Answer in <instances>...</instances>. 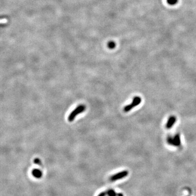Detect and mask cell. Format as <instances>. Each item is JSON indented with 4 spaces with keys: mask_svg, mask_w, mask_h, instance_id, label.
<instances>
[{
    "mask_svg": "<svg viewBox=\"0 0 196 196\" xmlns=\"http://www.w3.org/2000/svg\"><path fill=\"white\" fill-rule=\"evenodd\" d=\"M85 110L86 106L84 105H80L78 106L73 111L71 112V113L69 114L68 118V121L70 122L73 121L75 119L77 115L82 113V112H83Z\"/></svg>",
    "mask_w": 196,
    "mask_h": 196,
    "instance_id": "obj_1",
    "label": "cell"
},
{
    "mask_svg": "<svg viewBox=\"0 0 196 196\" xmlns=\"http://www.w3.org/2000/svg\"><path fill=\"white\" fill-rule=\"evenodd\" d=\"M141 101H142V99L139 96H136V97H135L133 99L132 103L126 106L124 108V111L125 112H127L128 111H130V110H132V109L137 106V105H139L141 102Z\"/></svg>",
    "mask_w": 196,
    "mask_h": 196,
    "instance_id": "obj_2",
    "label": "cell"
},
{
    "mask_svg": "<svg viewBox=\"0 0 196 196\" xmlns=\"http://www.w3.org/2000/svg\"><path fill=\"white\" fill-rule=\"evenodd\" d=\"M127 171H123L118 173V174H116L115 175L112 176L111 178V181H115L117 180L120 179L121 178H123L125 176H126L127 174Z\"/></svg>",
    "mask_w": 196,
    "mask_h": 196,
    "instance_id": "obj_3",
    "label": "cell"
},
{
    "mask_svg": "<svg viewBox=\"0 0 196 196\" xmlns=\"http://www.w3.org/2000/svg\"><path fill=\"white\" fill-rule=\"evenodd\" d=\"M176 118L175 116H174V115H172V116L170 117L167 121V123L166 124V128H168V129L172 128L173 125H174L176 122Z\"/></svg>",
    "mask_w": 196,
    "mask_h": 196,
    "instance_id": "obj_4",
    "label": "cell"
},
{
    "mask_svg": "<svg viewBox=\"0 0 196 196\" xmlns=\"http://www.w3.org/2000/svg\"><path fill=\"white\" fill-rule=\"evenodd\" d=\"M32 174L37 178H40L42 176V172L38 169H34L32 171Z\"/></svg>",
    "mask_w": 196,
    "mask_h": 196,
    "instance_id": "obj_5",
    "label": "cell"
},
{
    "mask_svg": "<svg viewBox=\"0 0 196 196\" xmlns=\"http://www.w3.org/2000/svg\"><path fill=\"white\" fill-rule=\"evenodd\" d=\"M174 139L175 143V147L180 146L181 144V140H180V136L179 134H176L174 137Z\"/></svg>",
    "mask_w": 196,
    "mask_h": 196,
    "instance_id": "obj_6",
    "label": "cell"
},
{
    "mask_svg": "<svg viewBox=\"0 0 196 196\" xmlns=\"http://www.w3.org/2000/svg\"><path fill=\"white\" fill-rule=\"evenodd\" d=\"M167 142L170 145H172L173 146H175V141L174 137H172L171 136H168L167 138Z\"/></svg>",
    "mask_w": 196,
    "mask_h": 196,
    "instance_id": "obj_7",
    "label": "cell"
},
{
    "mask_svg": "<svg viewBox=\"0 0 196 196\" xmlns=\"http://www.w3.org/2000/svg\"><path fill=\"white\" fill-rule=\"evenodd\" d=\"M115 46H116V44L113 41H111L110 42H108L107 44V46L110 49H113L114 48H115Z\"/></svg>",
    "mask_w": 196,
    "mask_h": 196,
    "instance_id": "obj_8",
    "label": "cell"
},
{
    "mask_svg": "<svg viewBox=\"0 0 196 196\" xmlns=\"http://www.w3.org/2000/svg\"><path fill=\"white\" fill-rule=\"evenodd\" d=\"M178 0H167V2L169 5L171 6L176 5L178 3Z\"/></svg>",
    "mask_w": 196,
    "mask_h": 196,
    "instance_id": "obj_9",
    "label": "cell"
},
{
    "mask_svg": "<svg viewBox=\"0 0 196 196\" xmlns=\"http://www.w3.org/2000/svg\"><path fill=\"white\" fill-rule=\"evenodd\" d=\"M34 163H36V164H37V165H41V162L40 160L39 159H38V158L34 160Z\"/></svg>",
    "mask_w": 196,
    "mask_h": 196,
    "instance_id": "obj_10",
    "label": "cell"
},
{
    "mask_svg": "<svg viewBox=\"0 0 196 196\" xmlns=\"http://www.w3.org/2000/svg\"><path fill=\"white\" fill-rule=\"evenodd\" d=\"M106 195V193L105 192H103L100 193L99 194L98 196H105Z\"/></svg>",
    "mask_w": 196,
    "mask_h": 196,
    "instance_id": "obj_11",
    "label": "cell"
}]
</instances>
